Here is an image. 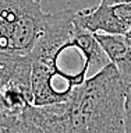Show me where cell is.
I'll return each instance as SVG.
<instances>
[{
  "instance_id": "1",
  "label": "cell",
  "mask_w": 131,
  "mask_h": 133,
  "mask_svg": "<svg viewBox=\"0 0 131 133\" xmlns=\"http://www.w3.org/2000/svg\"><path fill=\"white\" fill-rule=\"evenodd\" d=\"M31 55L34 101H67L87 78L110 63L95 32L84 28L75 10L46 13Z\"/></svg>"
},
{
  "instance_id": "2",
  "label": "cell",
  "mask_w": 131,
  "mask_h": 133,
  "mask_svg": "<svg viewBox=\"0 0 131 133\" xmlns=\"http://www.w3.org/2000/svg\"><path fill=\"white\" fill-rule=\"evenodd\" d=\"M128 84L112 62L87 78L61 101L68 133H123Z\"/></svg>"
},
{
  "instance_id": "3",
  "label": "cell",
  "mask_w": 131,
  "mask_h": 133,
  "mask_svg": "<svg viewBox=\"0 0 131 133\" xmlns=\"http://www.w3.org/2000/svg\"><path fill=\"white\" fill-rule=\"evenodd\" d=\"M31 55L0 52V133H18L20 116L35 104Z\"/></svg>"
},
{
  "instance_id": "4",
  "label": "cell",
  "mask_w": 131,
  "mask_h": 133,
  "mask_svg": "<svg viewBox=\"0 0 131 133\" xmlns=\"http://www.w3.org/2000/svg\"><path fill=\"white\" fill-rule=\"evenodd\" d=\"M45 17L42 0H0V52L29 55Z\"/></svg>"
},
{
  "instance_id": "5",
  "label": "cell",
  "mask_w": 131,
  "mask_h": 133,
  "mask_svg": "<svg viewBox=\"0 0 131 133\" xmlns=\"http://www.w3.org/2000/svg\"><path fill=\"white\" fill-rule=\"evenodd\" d=\"M124 133H131V83L126 95V112H124Z\"/></svg>"
},
{
  "instance_id": "6",
  "label": "cell",
  "mask_w": 131,
  "mask_h": 133,
  "mask_svg": "<svg viewBox=\"0 0 131 133\" xmlns=\"http://www.w3.org/2000/svg\"><path fill=\"white\" fill-rule=\"evenodd\" d=\"M101 2L109 3V4H117V3H131V0H101Z\"/></svg>"
}]
</instances>
